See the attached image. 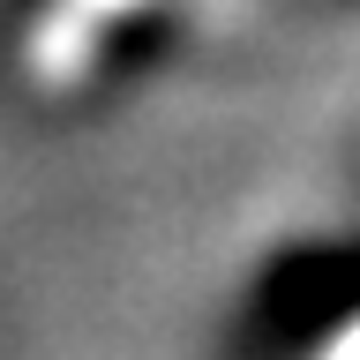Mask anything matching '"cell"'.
Here are the masks:
<instances>
[{
    "label": "cell",
    "mask_w": 360,
    "mask_h": 360,
    "mask_svg": "<svg viewBox=\"0 0 360 360\" xmlns=\"http://www.w3.org/2000/svg\"><path fill=\"white\" fill-rule=\"evenodd\" d=\"M143 8L150 0H45L38 15H30V30H22V68L45 90L83 83L90 68H98V53H105V38L120 22H135Z\"/></svg>",
    "instance_id": "cell-1"
},
{
    "label": "cell",
    "mask_w": 360,
    "mask_h": 360,
    "mask_svg": "<svg viewBox=\"0 0 360 360\" xmlns=\"http://www.w3.org/2000/svg\"><path fill=\"white\" fill-rule=\"evenodd\" d=\"M292 360H360V300H353V308H338Z\"/></svg>",
    "instance_id": "cell-2"
}]
</instances>
